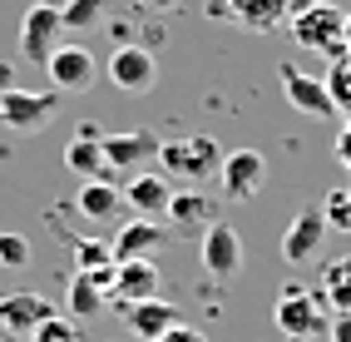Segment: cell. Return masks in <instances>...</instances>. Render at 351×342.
Returning a JSON list of instances; mask_svg holds the SVG:
<instances>
[{
	"label": "cell",
	"instance_id": "9c48e42d",
	"mask_svg": "<svg viewBox=\"0 0 351 342\" xmlns=\"http://www.w3.org/2000/svg\"><path fill=\"white\" fill-rule=\"evenodd\" d=\"M104 70H109V84L124 89V95H149L158 84V60H154V50H144V45H119Z\"/></svg>",
	"mask_w": 351,
	"mask_h": 342
},
{
	"label": "cell",
	"instance_id": "603a6c76",
	"mask_svg": "<svg viewBox=\"0 0 351 342\" xmlns=\"http://www.w3.org/2000/svg\"><path fill=\"white\" fill-rule=\"evenodd\" d=\"M282 10H292L287 0H228V15H238L243 25H257V30H272Z\"/></svg>",
	"mask_w": 351,
	"mask_h": 342
},
{
	"label": "cell",
	"instance_id": "cb8c5ba5",
	"mask_svg": "<svg viewBox=\"0 0 351 342\" xmlns=\"http://www.w3.org/2000/svg\"><path fill=\"white\" fill-rule=\"evenodd\" d=\"M322 80H326V95H332L337 114H346V119H351V60H346V55L332 60V70H326Z\"/></svg>",
	"mask_w": 351,
	"mask_h": 342
},
{
	"label": "cell",
	"instance_id": "836d02e7",
	"mask_svg": "<svg viewBox=\"0 0 351 342\" xmlns=\"http://www.w3.org/2000/svg\"><path fill=\"white\" fill-rule=\"evenodd\" d=\"M144 10H178V0H144Z\"/></svg>",
	"mask_w": 351,
	"mask_h": 342
},
{
	"label": "cell",
	"instance_id": "3957f363",
	"mask_svg": "<svg viewBox=\"0 0 351 342\" xmlns=\"http://www.w3.org/2000/svg\"><path fill=\"white\" fill-rule=\"evenodd\" d=\"M346 15L337 5H326V0H317V5L297 10L292 15V40L302 45V50H317L326 60H341L346 55Z\"/></svg>",
	"mask_w": 351,
	"mask_h": 342
},
{
	"label": "cell",
	"instance_id": "8992f818",
	"mask_svg": "<svg viewBox=\"0 0 351 342\" xmlns=\"http://www.w3.org/2000/svg\"><path fill=\"white\" fill-rule=\"evenodd\" d=\"M45 75L55 80L60 95H89L99 84V60L84 45H55V55L45 60Z\"/></svg>",
	"mask_w": 351,
	"mask_h": 342
},
{
	"label": "cell",
	"instance_id": "5bb4252c",
	"mask_svg": "<svg viewBox=\"0 0 351 342\" xmlns=\"http://www.w3.org/2000/svg\"><path fill=\"white\" fill-rule=\"evenodd\" d=\"M322 238H326L322 209H297V218L287 223V233H282V258H287L292 268L312 263V258L322 253Z\"/></svg>",
	"mask_w": 351,
	"mask_h": 342
},
{
	"label": "cell",
	"instance_id": "52a82bcc",
	"mask_svg": "<svg viewBox=\"0 0 351 342\" xmlns=\"http://www.w3.org/2000/svg\"><path fill=\"white\" fill-rule=\"evenodd\" d=\"M218 184H223V194H228L232 203L257 198V194H263V184H267V154H263V149H232V154H223Z\"/></svg>",
	"mask_w": 351,
	"mask_h": 342
},
{
	"label": "cell",
	"instance_id": "e575fe53",
	"mask_svg": "<svg viewBox=\"0 0 351 342\" xmlns=\"http://www.w3.org/2000/svg\"><path fill=\"white\" fill-rule=\"evenodd\" d=\"M287 5H292V15H297V10H307V5H317V0H287Z\"/></svg>",
	"mask_w": 351,
	"mask_h": 342
},
{
	"label": "cell",
	"instance_id": "7402d4cb",
	"mask_svg": "<svg viewBox=\"0 0 351 342\" xmlns=\"http://www.w3.org/2000/svg\"><path fill=\"white\" fill-rule=\"evenodd\" d=\"M64 169L80 174V179H104L109 164H104L99 139H84V134H75V139H69V149H64Z\"/></svg>",
	"mask_w": 351,
	"mask_h": 342
},
{
	"label": "cell",
	"instance_id": "8d00e7d4",
	"mask_svg": "<svg viewBox=\"0 0 351 342\" xmlns=\"http://www.w3.org/2000/svg\"><path fill=\"white\" fill-rule=\"evenodd\" d=\"M35 5H50V0H35Z\"/></svg>",
	"mask_w": 351,
	"mask_h": 342
},
{
	"label": "cell",
	"instance_id": "ac0fdd59",
	"mask_svg": "<svg viewBox=\"0 0 351 342\" xmlns=\"http://www.w3.org/2000/svg\"><path fill=\"white\" fill-rule=\"evenodd\" d=\"M124 323H129V332H134V337L158 342L169 328H178V308H173V303H163V298H144V303L124 308Z\"/></svg>",
	"mask_w": 351,
	"mask_h": 342
},
{
	"label": "cell",
	"instance_id": "e0dca14e",
	"mask_svg": "<svg viewBox=\"0 0 351 342\" xmlns=\"http://www.w3.org/2000/svg\"><path fill=\"white\" fill-rule=\"evenodd\" d=\"M169 198H173V184L163 174H134L124 184V203L138 214V218H158L169 214Z\"/></svg>",
	"mask_w": 351,
	"mask_h": 342
},
{
	"label": "cell",
	"instance_id": "277c9868",
	"mask_svg": "<svg viewBox=\"0 0 351 342\" xmlns=\"http://www.w3.org/2000/svg\"><path fill=\"white\" fill-rule=\"evenodd\" d=\"M60 119V89H45V95H30V89H5L0 95V124L10 134H40Z\"/></svg>",
	"mask_w": 351,
	"mask_h": 342
},
{
	"label": "cell",
	"instance_id": "7c38bea8",
	"mask_svg": "<svg viewBox=\"0 0 351 342\" xmlns=\"http://www.w3.org/2000/svg\"><path fill=\"white\" fill-rule=\"evenodd\" d=\"M50 317H55V303L30 293V288L0 298V332H10V337H30L40 323H50Z\"/></svg>",
	"mask_w": 351,
	"mask_h": 342
},
{
	"label": "cell",
	"instance_id": "d590c367",
	"mask_svg": "<svg viewBox=\"0 0 351 342\" xmlns=\"http://www.w3.org/2000/svg\"><path fill=\"white\" fill-rule=\"evenodd\" d=\"M341 40H346V60H351V15H346V35Z\"/></svg>",
	"mask_w": 351,
	"mask_h": 342
},
{
	"label": "cell",
	"instance_id": "5b68a950",
	"mask_svg": "<svg viewBox=\"0 0 351 342\" xmlns=\"http://www.w3.org/2000/svg\"><path fill=\"white\" fill-rule=\"evenodd\" d=\"M277 80H282V95L287 104L302 114V119H337V104L332 95H326V80L322 75H307V70H297V65H277Z\"/></svg>",
	"mask_w": 351,
	"mask_h": 342
},
{
	"label": "cell",
	"instance_id": "44dd1931",
	"mask_svg": "<svg viewBox=\"0 0 351 342\" xmlns=\"http://www.w3.org/2000/svg\"><path fill=\"white\" fill-rule=\"evenodd\" d=\"M322 303L332 312H351V253L322 268Z\"/></svg>",
	"mask_w": 351,
	"mask_h": 342
},
{
	"label": "cell",
	"instance_id": "83f0119b",
	"mask_svg": "<svg viewBox=\"0 0 351 342\" xmlns=\"http://www.w3.org/2000/svg\"><path fill=\"white\" fill-rule=\"evenodd\" d=\"M0 268H30V238L25 233H0Z\"/></svg>",
	"mask_w": 351,
	"mask_h": 342
},
{
	"label": "cell",
	"instance_id": "4316f807",
	"mask_svg": "<svg viewBox=\"0 0 351 342\" xmlns=\"http://www.w3.org/2000/svg\"><path fill=\"white\" fill-rule=\"evenodd\" d=\"M322 218H326V228H337V233H351V184H337L326 194Z\"/></svg>",
	"mask_w": 351,
	"mask_h": 342
},
{
	"label": "cell",
	"instance_id": "6da1fadb",
	"mask_svg": "<svg viewBox=\"0 0 351 342\" xmlns=\"http://www.w3.org/2000/svg\"><path fill=\"white\" fill-rule=\"evenodd\" d=\"M158 164H163V179H178L183 189H198L208 179H218L223 169V149L218 139H208V134H189V139H163L158 144Z\"/></svg>",
	"mask_w": 351,
	"mask_h": 342
},
{
	"label": "cell",
	"instance_id": "7a4b0ae2",
	"mask_svg": "<svg viewBox=\"0 0 351 342\" xmlns=\"http://www.w3.org/2000/svg\"><path fill=\"white\" fill-rule=\"evenodd\" d=\"M272 323L287 342H326V332H332V308L322 303V293H307V288L287 283L277 308H272Z\"/></svg>",
	"mask_w": 351,
	"mask_h": 342
},
{
	"label": "cell",
	"instance_id": "f546056e",
	"mask_svg": "<svg viewBox=\"0 0 351 342\" xmlns=\"http://www.w3.org/2000/svg\"><path fill=\"white\" fill-rule=\"evenodd\" d=\"M326 342H351V312H332V332Z\"/></svg>",
	"mask_w": 351,
	"mask_h": 342
},
{
	"label": "cell",
	"instance_id": "ba28073f",
	"mask_svg": "<svg viewBox=\"0 0 351 342\" xmlns=\"http://www.w3.org/2000/svg\"><path fill=\"white\" fill-rule=\"evenodd\" d=\"M198 258H203V273L208 278H238V268H243V238H238V228L232 223H208L203 228V238H198Z\"/></svg>",
	"mask_w": 351,
	"mask_h": 342
},
{
	"label": "cell",
	"instance_id": "4dcf8cb0",
	"mask_svg": "<svg viewBox=\"0 0 351 342\" xmlns=\"http://www.w3.org/2000/svg\"><path fill=\"white\" fill-rule=\"evenodd\" d=\"M158 342H208L198 328H189V323H178V328H169V332H163Z\"/></svg>",
	"mask_w": 351,
	"mask_h": 342
},
{
	"label": "cell",
	"instance_id": "d6a6232c",
	"mask_svg": "<svg viewBox=\"0 0 351 342\" xmlns=\"http://www.w3.org/2000/svg\"><path fill=\"white\" fill-rule=\"evenodd\" d=\"M10 80H15V70H10V60H0V95H5V89H15Z\"/></svg>",
	"mask_w": 351,
	"mask_h": 342
},
{
	"label": "cell",
	"instance_id": "2e32d148",
	"mask_svg": "<svg viewBox=\"0 0 351 342\" xmlns=\"http://www.w3.org/2000/svg\"><path fill=\"white\" fill-rule=\"evenodd\" d=\"M75 209H80V218H89V223H114L129 203H124V189H114L109 179H84L80 194H75Z\"/></svg>",
	"mask_w": 351,
	"mask_h": 342
},
{
	"label": "cell",
	"instance_id": "ffe728a7",
	"mask_svg": "<svg viewBox=\"0 0 351 342\" xmlns=\"http://www.w3.org/2000/svg\"><path fill=\"white\" fill-rule=\"evenodd\" d=\"M169 218L178 223V228H203L213 223V203H208L198 189H173V198H169Z\"/></svg>",
	"mask_w": 351,
	"mask_h": 342
},
{
	"label": "cell",
	"instance_id": "30bf717a",
	"mask_svg": "<svg viewBox=\"0 0 351 342\" xmlns=\"http://www.w3.org/2000/svg\"><path fill=\"white\" fill-rule=\"evenodd\" d=\"M60 30H64V20H60L55 0L50 5H30L25 20H20V55H25L30 65H45L55 55V45H60Z\"/></svg>",
	"mask_w": 351,
	"mask_h": 342
},
{
	"label": "cell",
	"instance_id": "f1b7e54d",
	"mask_svg": "<svg viewBox=\"0 0 351 342\" xmlns=\"http://www.w3.org/2000/svg\"><path fill=\"white\" fill-rule=\"evenodd\" d=\"M30 342H80V323H69V317H50V323H40L30 332Z\"/></svg>",
	"mask_w": 351,
	"mask_h": 342
},
{
	"label": "cell",
	"instance_id": "d6986e66",
	"mask_svg": "<svg viewBox=\"0 0 351 342\" xmlns=\"http://www.w3.org/2000/svg\"><path fill=\"white\" fill-rule=\"evenodd\" d=\"M109 308L104 298V288L89 278V273H69V288H64V312H69V323H84V317H99Z\"/></svg>",
	"mask_w": 351,
	"mask_h": 342
},
{
	"label": "cell",
	"instance_id": "484cf974",
	"mask_svg": "<svg viewBox=\"0 0 351 342\" xmlns=\"http://www.w3.org/2000/svg\"><path fill=\"white\" fill-rule=\"evenodd\" d=\"M69 248H75V273H95V268L114 263L109 243H99V238H69Z\"/></svg>",
	"mask_w": 351,
	"mask_h": 342
},
{
	"label": "cell",
	"instance_id": "4fadbf2b",
	"mask_svg": "<svg viewBox=\"0 0 351 342\" xmlns=\"http://www.w3.org/2000/svg\"><path fill=\"white\" fill-rule=\"evenodd\" d=\"M169 243V233L158 228V218H129L119 233L109 238V253H114V263H134V258H154L158 248Z\"/></svg>",
	"mask_w": 351,
	"mask_h": 342
},
{
	"label": "cell",
	"instance_id": "9a60e30c",
	"mask_svg": "<svg viewBox=\"0 0 351 342\" xmlns=\"http://www.w3.org/2000/svg\"><path fill=\"white\" fill-rule=\"evenodd\" d=\"M158 134L149 129H129V134H104L99 149H104V164L109 169H138L144 159H158Z\"/></svg>",
	"mask_w": 351,
	"mask_h": 342
},
{
	"label": "cell",
	"instance_id": "1f68e13d",
	"mask_svg": "<svg viewBox=\"0 0 351 342\" xmlns=\"http://www.w3.org/2000/svg\"><path fill=\"white\" fill-rule=\"evenodd\" d=\"M337 159H341L346 174H351V129H346V134H337Z\"/></svg>",
	"mask_w": 351,
	"mask_h": 342
},
{
	"label": "cell",
	"instance_id": "8fae6325",
	"mask_svg": "<svg viewBox=\"0 0 351 342\" xmlns=\"http://www.w3.org/2000/svg\"><path fill=\"white\" fill-rule=\"evenodd\" d=\"M158 283H163V273L154 258H134V263H114V288H109V303L114 308H134V303H144V298H158Z\"/></svg>",
	"mask_w": 351,
	"mask_h": 342
},
{
	"label": "cell",
	"instance_id": "d4e9b609",
	"mask_svg": "<svg viewBox=\"0 0 351 342\" xmlns=\"http://www.w3.org/2000/svg\"><path fill=\"white\" fill-rule=\"evenodd\" d=\"M99 15H104V0H60L64 30H89V25H99Z\"/></svg>",
	"mask_w": 351,
	"mask_h": 342
}]
</instances>
